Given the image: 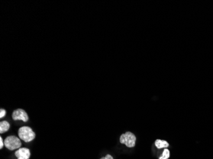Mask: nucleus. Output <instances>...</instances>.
Returning <instances> with one entry per match:
<instances>
[{"instance_id":"nucleus-10","label":"nucleus","mask_w":213,"mask_h":159,"mask_svg":"<svg viewBox=\"0 0 213 159\" xmlns=\"http://www.w3.org/2000/svg\"><path fill=\"white\" fill-rule=\"evenodd\" d=\"M4 142L3 141V139L2 137H0V149H2L3 146H4Z\"/></svg>"},{"instance_id":"nucleus-3","label":"nucleus","mask_w":213,"mask_h":159,"mask_svg":"<svg viewBox=\"0 0 213 159\" xmlns=\"http://www.w3.org/2000/svg\"><path fill=\"white\" fill-rule=\"evenodd\" d=\"M136 137L135 134L130 132H126L121 134L120 136V142L125 145L128 148H133L135 146Z\"/></svg>"},{"instance_id":"nucleus-11","label":"nucleus","mask_w":213,"mask_h":159,"mask_svg":"<svg viewBox=\"0 0 213 159\" xmlns=\"http://www.w3.org/2000/svg\"><path fill=\"white\" fill-rule=\"evenodd\" d=\"M100 159H114L113 157L110 155H106L105 157H102Z\"/></svg>"},{"instance_id":"nucleus-6","label":"nucleus","mask_w":213,"mask_h":159,"mask_svg":"<svg viewBox=\"0 0 213 159\" xmlns=\"http://www.w3.org/2000/svg\"><path fill=\"white\" fill-rule=\"evenodd\" d=\"M10 127V125L7 121L6 120L2 121L1 122H0V133L3 134L7 132L9 130Z\"/></svg>"},{"instance_id":"nucleus-2","label":"nucleus","mask_w":213,"mask_h":159,"mask_svg":"<svg viewBox=\"0 0 213 159\" xmlns=\"http://www.w3.org/2000/svg\"><path fill=\"white\" fill-rule=\"evenodd\" d=\"M15 136H9L6 138L4 140L5 146L10 150H14L16 149H19L22 145V142Z\"/></svg>"},{"instance_id":"nucleus-9","label":"nucleus","mask_w":213,"mask_h":159,"mask_svg":"<svg viewBox=\"0 0 213 159\" xmlns=\"http://www.w3.org/2000/svg\"><path fill=\"white\" fill-rule=\"evenodd\" d=\"M6 115V111L4 109H0V118H2Z\"/></svg>"},{"instance_id":"nucleus-8","label":"nucleus","mask_w":213,"mask_h":159,"mask_svg":"<svg viewBox=\"0 0 213 159\" xmlns=\"http://www.w3.org/2000/svg\"><path fill=\"white\" fill-rule=\"evenodd\" d=\"M170 157V152L169 150L165 148L163 151L162 156L159 158V159H168Z\"/></svg>"},{"instance_id":"nucleus-4","label":"nucleus","mask_w":213,"mask_h":159,"mask_svg":"<svg viewBox=\"0 0 213 159\" xmlns=\"http://www.w3.org/2000/svg\"><path fill=\"white\" fill-rule=\"evenodd\" d=\"M12 116L14 120H22L24 122H27L29 120L28 115L23 109L14 110Z\"/></svg>"},{"instance_id":"nucleus-1","label":"nucleus","mask_w":213,"mask_h":159,"mask_svg":"<svg viewBox=\"0 0 213 159\" xmlns=\"http://www.w3.org/2000/svg\"><path fill=\"white\" fill-rule=\"evenodd\" d=\"M18 136L21 139L23 140L24 142H28L35 138L36 134L29 127L24 126L19 129Z\"/></svg>"},{"instance_id":"nucleus-7","label":"nucleus","mask_w":213,"mask_h":159,"mask_svg":"<svg viewBox=\"0 0 213 159\" xmlns=\"http://www.w3.org/2000/svg\"><path fill=\"white\" fill-rule=\"evenodd\" d=\"M155 146L158 149H161L162 148H167L169 146V144L166 141L157 139L155 141Z\"/></svg>"},{"instance_id":"nucleus-5","label":"nucleus","mask_w":213,"mask_h":159,"mask_svg":"<svg viewBox=\"0 0 213 159\" xmlns=\"http://www.w3.org/2000/svg\"><path fill=\"white\" fill-rule=\"evenodd\" d=\"M15 155L17 159H29L31 153L28 148H21L15 152Z\"/></svg>"}]
</instances>
